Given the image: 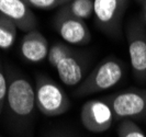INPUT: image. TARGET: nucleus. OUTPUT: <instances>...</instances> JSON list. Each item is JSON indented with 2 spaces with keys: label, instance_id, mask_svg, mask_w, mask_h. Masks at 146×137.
I'll use <instances>...</instances> for the list:
<instances>
[{
  "label": "nucleus",
  "instance_id": "nucleus-1",
  "mask_svg": "<svg viewBox=\"0 0 146 137\" xmlns=\"http://www.w3.org/2000/svg\"><path fill=\"white\" fill-rule=\"evenodd\" d=\"M8 93L5 109L17 127H25L36 108L35 90L20 71L13 67L6 68Z\"/></svg>",
  "mask_w": 146,
  "mask_h": 137
},
{
  "label": "nucleus",
  "instance_id": "nucleus-2",
  "mask_svg": "<svg viewBox=\"0 0 146 137\" xmlns=\"http://www.w3.org/2000/svg\"><path fill=\"white\" fill-rule=\"evenodd\" d=\"M124 76V66L115 57L102 59L74 91L76 97L99 93L117 85Z\"/></svg>",
  "mask_w": 146,
  "mask_h": 137
},
{
  "label": "nucleus",
  "instance_id": "nucleus-3",
  "mask_svg": "<svg viewBox=\"0 0 146 137\" xmlns=\"http://www.w3.org/2000/svg\"><path fill=\"white\" fill-rule=\"evenodd\" d=\"M35 100L38 111L51 117L65 114L72 105L65 91L45 75H38L36 77Z\"/></svg>",
  "mask_w": 146,
  "mask_h": 137
},
{
  "label": "nucleus",
  "instance_id": "nucleus-4",
  "mask_svg": "<svg viewBox=\"0 0 146 137\" xmlns=\"http://www.w3.org/2000/svg\"><path fill=\"white\" fill-rule=\"evenodd\" d=\"M102 99L110 105L117 121L146 118V89H126Z\"/></svg>",
  "mask_w": 146,
  "mask_h": 137
},
{
  "label": "nucleus",
  "instance_id": "nucleus-5",
  "mask_svg": "<svg viewBox=\"0 0 146 137\" xmlns=\"http://www.w3.org/2000/svg\"><path fill=\"white\" fill-rule=\"evenodd\" d=\"M130 63L135 79L146 82V25L142 18H134L125 28Z\"/></svg>",
  "mask_w": 146,
  "mask_h": 137
},
{
  "label": "nucleus",
  "instance_id": "nucleus-6",
  "mask_svg": "<svg viewBox=\"0 0 146 137\" xmlns=\"http://www.w3.org/2000/svg\"><path fill=\"white\" fill-rule=\"evenodd\" d=\"M129 0H94L95 24L102 33L112 38H119Z\"/></svg>",
  "mask_w": 146,
  "mask_h": 137
},
{
  "label": "nucleus",
  "instance_id": "nucleus-7",
  "mask_svg": "<svg viewBox=\"0 0 146 137\" xmlns=\"http://www.w3.org/2000/svg\"><path fill=\"white\" fill-rule=\"evenodd\" d=\"M113 112L103 99H92L85 102L80 111L84 127L91 133H104L110 130L114 121Z\"/></svg>",
  "mask_w": 146,
  "mask_h": 137
},
{
  "label": "nucleus",
  "instance_id": "nucleus-8",
  "mask_svg": "<svg viewBox=\"0 0 146 137\" xmlns=\"http://www.w3.org/2000/svg\"><path fill=\"white\" fill-rule=\"evenodd\" d=\"M54 28L62 38L70 45H87L91 41V33L86 22L69 15L56 12Z\"/></svg>",
  "mask_w": 146,
  "mask_h": 137
},
{
  "label": "nucleus",
  "instance_id": "nucleus-9",
  "mask_svg": "<svg viewBox=\"0 0 146 137\" xmlns=\"http://www.w3.org/2000/svg\"><path fill=\"white\" fill-rule=\"evenodd\" d=\"M89 65L88 57L79 51L74 52L72 55L60 60L55 67L59 79L66 86L74 87L79 85L86 77V72Z\"/></svg>",
  "mask_w": 146,
  "mask_h": 137
},
{
  "label": "nucleus",
  "instance_id": "nucleus-10",
  "mask_svg": "<svg viewBox=\"0 0 146 137\" xmlns=\"http://www.w3.org/2000/svg\"><path fill=\"white\" fill-rule=\"evenodd\" d=\"M0 17L10 19L25 33L37 26L36 17L23 0H0Z\"/></svg>",
  "mask_w": 146,
  "mask_h": 137
},
{
  "label": "nucleus",
  "instance_id": "nucleus-11",
  "mask_svg": "<svg viewBox=\"0 0 146 137\" xmlns=\"http://www.w3.org/2000/svg\"><path fill=\"white\" fill-rule=\"evenodd\" d=\"M20 50L23 58L30 63H40L46 59L50 51L46 37L36 29L24 34Z\"/></svg>",
  "mask_w": 146,
  "mask_h": 137
},
{
  "label": "nucleus",
  "instance_id": "nucleus-12",
  "mask_svg": "<svg viewBox=\"0 0 146 137\" xmlns=\"http://www.w3.org/2000/svg\"><path fill=\"white\" fill-rule=\"evenodd\" d=\"M57 12L85 21L94 15V0H72L59 8Z\"/></svg>",
  "mask_w": 146,
  "mask_h": 137
},
{
  "label": "nucleus",
  "instance_id": "nucleus-13",
  "mask_svg": "<svg viewBox=\"0 0 146 137\" xmlns=\"http://www.w3.org/2000/svg\"><path fill=\"white\" fill-rule=\"evenodd\" d=\"M18 26L15 22L6 17H0V48L9 50L12 47L17 38Z\"/></svg>",
  "mask_w": 146,
  "mask_h": 137
},
{
  "label": "nucleus",
  "instance_id": "nucleus-14",
  "mask_svg": "<svg viewBox=\"0 0 146 137\" xmlns=\"http://www.w3.org/2000/svg\"><path fill=\"white\" fill-rule=\"evenodd\" d=\"M75 51L76 50L72 47L70 45L63 43V42H57V43L53 44L52 47L50 48L48 55H47V60H48L50 65L53 68H55L60 60H63L67 56L72 55Z\"/></svg>",
  "mask_w": 146,
  "mask_h": 137
},
{
  "label": "nucleus",
  "instance_id": "nucleus-15",
  "mask_svg": "<svg viewBox=\"0 0 146 137\" xmlns=\"http://www.w3.org/2000/svg\"><path fill=\"white\" fill-rule=\"evenodd\" d=\"M119 137H146L142 128L134 121L123 120L117 126Z\"/></svg>",
  "mask_w": 146,
  "mask_h": 137
},
{
  "label": "nucleus",
  "instance_id": "nucleus-16",
  "mask_svg": "<svg viewBox=\"0 0 146 137\" xmlns=\"http://www.w3.org/2000/svg\"><path fill=\"white\" fill-rule=\"evenodd\" d=\"M30 8L40 10H53L59 9L72 0H23Z\"/></svg>",
  "mask_w": 146,
  "mask_h": 137
},
{
  "label": "nucleus",
  "instance_id": "nucleus-17",
  "mask_svg": "<svg viewBox=\"0 0 146 137\" xmlns=\"http://www.w3.org/2000/svg\"><path fill=\"white\" fill-rule=\"evenodd\" d=\"M8 93V80L7 75H6V69L2 66V62L0 60V116L2 114L5 105H6V100H7Z\"/></svg>",
  "mask_w": 146,
  "mask_h": 137
},
{
  "label": "nucleus",
  "instance_id": "nucleus-18",
  "mask_svg": "<svg viewBox=\"0 0 146 137\" xmlns=\"http://www.w3.org/2000/svg\"><path fill=\"white\" fill-rule=\"evenodd\" d=\"M141 18L143 19V21H144V23H145L146 25V3L142 6V17Z\"/></svg>",
  "mask_w": 146,
  "mask_h": 137
},
{
  "label": "nucleus",
  "instance_id": "nucleus-19",
  "mask_svg": "<svg viewBox=\"0 0 146 137\" xmlns=\"http://www.w3.org/2000/svg\"><path fill=\"white\" fill-rule=\"evenodd\" d=\"M139 5H141V6H143V5H145L146 3V0H135Z\"/></svg>",
  "mask_w": 146,
  "mask_h": 137
},
{
  "label": "nucleus",
  "instance_id": "nucleus-20",
  "mask_svg": "<svg viewBox=\"0 0 146 137\" xmlns=\"http://www.w3.org/2000/svg\"><path fill=\"white\" fill-rule=\"evenodd\" d=\"M0 137H3V136H1V135H0Z\"/></svg>",
  "mask_w": 146,
  "mask_h": 137
}]
</instances>
